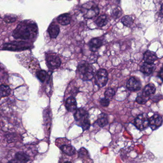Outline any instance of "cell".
<instances>
[{
  "instance_id": "29",
  "label": "cell",
  "mask_w": 163,
  "mask_h": 163,
  "mask_svg": "<svg viewBox=\"0 0 163 163\" xmlns=\"http://www.w3.org/2000/svg\"><path fill=\"white\" fill-rule=\"evenodd\" d=\"M148 99H149L148 98L145 97V96L142 95L137 97L136 101L137 102L138 104H145L148 101Z\"/></svg>"
},
{
  "instance_id": "26",
  "label": "cell",
  "mask_w": 163,
  "mask_h": 163,
  "mask_svg": "<svg viewBox=\"0 0 163 163\" xmlns=\"http://www.w3.org/2000/svg\"><path fill=\"white\" fill-rule=\"evenodd\" d=\"M115 94V91L112 88H108L105 92L104 95L106 98L110 100L112 98Z\"/></svg>"
},
{
  "instance_id": "33",
  "label": "cell",
  "mask_w": 163,
  "mask_h": 163,
  "mask_svg": "<svg viewBox=\"0 0 163 163\" xmlns=\"http://www.w3.org/2000/svg\"><path fill=\"white\" fill-rule=\"evenodd\" d=\"M159 77L163 80V68H162L159 72Z\"/></svg>"
},
{
  "instance_id": "32",
  "label": "cell",
  "mask_w": 163,
  "mask_h": 163,
  "mask_svg": "<svg viewBox=\"0 0 163 163\" xmlns=\"http://www.w3.org/2000/svg\"><path fill=\"white\" fill-rule=\"evenodd\" d=\"M7 163H21L20 161H18L16 159H13V160H11V161H9Z\"/></svg>"
},
{
  "instance_id": "1",
  "label": "cell",
  "mask_w": 163,
  "mask_h": 163,
  "mask_svg": "<svg viewBox=\"0 0 163 163\" xmlns=\"http://www.w3.org/2000/svg\"><path fill=\"white\" fill-rule=\"evenodd\" d=\"M39 33L36 23L32 20H25L18 24L12 36L16 39L30 40L36 38Z\"/></svg>"
},
{
  "instance_id": "35",
  "label": "cell",
  "mask_w": 163,
  "mask_h": 163,
  "mask_svg": "<svg viewBox=\"0 0 163 163\" xmlns=\"http://www.w3.org/2000/svg\"><path fill=\"white\" fill-rule=\"evenodd\" d=\"M162 68H163V67H162Z\"/></svg>"
},
{
  "instance_id": "6",
  "label": "cell",
  "mask_w": 163,
  "mask_h": 163,
  "mask_svg": "<svg viewBox=\"0 0 163 163\" xmlns=\"http://www.w3.org/2000/svg\"><path fill=\"white\" fill-rule=\"evenodd\" d=\"M46 60L48 67L53 70L59 68L61 64V60L59 56L54 54L46 55Z\"/></svg>"
},
{
  "instance_id": "16",
  "label": "cell",
  "mask_w": 163,
  "mask_h": 163,
  "mask_svg": "<svg viewBox=\"0 0 163 163\" xmlns=\"http://www.w3.org/2000/svg\"><path fill=\"white\" fill-rule=\"evenodd\" d=\"M156 91V88L153 84L152 83H149L147 85L145 86V87L144 88V90L143 91V96H145V97H148L150 96L151 95L155 93Z\"/></svg>"
},
{
  "instance_id": "21",
  "label": "cell",
  "mask_w": 163,
  "mask_h": 163,
  "mask_svg": "<svg viewBox=\"0 0 163 163\" xmlns=\"http://www.w3.org/2000/svg\"><path fill=\"white\" fill-rule=\"evenodd\" d=\"M134 19L131 15H126L124 16L121 19V22L124 26H126L130 27L133 24Z\"/></svg>"
},
{
  "instance_id": "10",
  "label": "cell",
  "mask_w": 163,
  "mask_h": 163,
  "mask_svg": "<svg viewBox=\"0 0 163 163\" xmlns=\"http://www.w3.org/2000/svg\"><path fill=\"white\" fill-rule=\"evenodd\" d=\"M47 32L51 39H55L59 35L60 32V28L59 25L52 22L49 25L47 29Z\"/></svg>"
},
{
  "instance_id": "2",
  "label": "cell",
  "mask_w": 163,
  "mask_h": 163,
  "mask_svg": "<svg viewBox=\"0 0 163 163\" xmlns=\"http://www.w3.org/2000/svg\"><path fill=\"white\" fill-rule=\"evenodd\" d=\"M80 78L83 80H92L94 75V69L92 65L86 62H82L78 67Z\"/></svg>"
},
{
  "instance_id": "24",
  "label": "cell",
  "mask_w": 163,
  "mask_h": 163,
  "mask_svg": "<svg viewBox=\"0 0 163 163\" xmlns=\"http://www.w3.org/2000/svg\"><path fill=\"white\" fill-rule=\"evenodd\" d=\"M111 14H112V16L113 18L117 19V18H119L122 14V9L120 7L118 6L114 8L112 11Z\"/></svg>"
},
{
  "instance_id": "22",
  "label": "cell",
  "mask_w": 163,
  "mask_h": 163,
  "mask_svg": "<svg viewBox=\"0 0 163 163\" xmlns=\"http://www.w3.org/2000/svg\"><path fill=\"white\" fill-rule=\"evenodd\" d=\"M1 97H6L9 96L11 93V88L8 86L5 85H1Z\"/></svg>"
},
{
  "instance_id": "17",
  "label": "cell",
  "mask_w": 163,
  "mask_h": 163,
  "mask_svg": "<svg viewBox=\"0 0 163 163\" xmlns=\"http://www.w3.org/2000/svg\"><path fill=\"white\" fill-rule=\"evenodd\" d=\"M57 21L59 24L62 26H67L71 22V15L67 13L62 14L57 18Z\"/></svg>"
},
{
  "instance_id": "28",
  "label": "cell",
  "mask_w": 163,
  "mask_h": 163,
  "mask_svg": "<svg viewBox=\"0 0 163 163\" xmlns=\"http://www.w3.org/2000/svg\"><path fill=\"white\" fill-rule=\"evenodd\" d=\"M17 17L16 16L12 14L6 15L3 18V20L6 23H12L14 22L16 20Z\"/></svg>"
},
{
  "instance_id": "11",
  "label": "cell",
  "mask_w": 163,
  "mask_h": 163,
  "mask_svg": "<svg viewBox=\"0 0 163 163\" xmlns=\"http://www.w3.org/2000/svg\"><path fill=\"white\" fill-rule=\"evenodd\" d=\"M102 45V42L100 39L94 38L92 39L88 43L90 50L93 52L98 51Z\"/></svg>"
},
{
  "instance_id": "8",
  "label": "cell",
  "mask_w": 163,
  "mask_h": 163,
  "mask_svg": "<svg viewBox=\"0 0 163 163\" xmlns=\"http://www.w3.org/2000/svg\"><path fill=\"white\" fill-rule=\"evenodd\" d=\"M126 86L130 91H137L141 89L142 84L140 80L135 77H132L127 81Z\"/></svg>"
},
{
  "instance_id": "23",
  "label": "cell",
  "mask_w": 163,
  "mask_h": 163,
  "mask_svg": "<svg viewBox=\"0 0 163 163\" xmlns=\"http://www.w3.org/2000/svg\"><path fill=\"white\" fill-rule=\"evenodd\" d=\"M36 75L41 82H44L47 77V73L44 70H39L36 72Z\"/></svg>"
},
{
  "instance_id": "14",
  "label": "cell",
  "mask_w": 163,
  "mask_h": 163,
  "mask_svg": "<svg viewBox=\"0 0 163 163\" xmlns=\"http://www.w3.org/2000/svg\"><path fill=\"white\" fill-rule=\"evenodd\" d=\"M74 117L76 121H80L88 117V114L87 112L82 108H79L74 113Z\"/></svg>"
},
{
  "instance_id": "19",
  "label": "cell",
  "mask_w": 163,
  "mask_h": 163,
  "mask_svg": "<svg viewBox=\"0 0 163 163\" xmlns=\"http://www.w3.org/2000/svg\"><path fill=\"white\" fill-rule=\"evenodd\" d=\"M108 22V19L106 15H101L99 16L97 19L95 21V23L99 27L104 26L107 24Z\"/></svg>"
},
{
  "instance_id": "13",
  "label": "cell",
  "mask_w": 163,
  "mask_h": 163,
  "mask_svg": "<svg viewBox=\"0 0 163 163\" xmlns=\"http://www.w3.org/2000/svg\"><path fill=\"white\" fill-rule=\"evenodd\" d=\"M65 106L68 112H73L77 109V101L75 98L73 97H70L67 99L65 102Z\"/></svg>"
},
{
  "instance_id": "31",
  "label": "cell",
  "mask_w": 163,
  "mask_h": 163,
  "mask_svg": "<svg viewBox=\"0 0 163 163\" xmlns=\"http://www.w3.org/2000/svg\"><path fill=\"white\" fill-rule=\"evenodd\" d=\"M159 16L163 18V3L161 6V10H160V12L159 13Z\"/></svg>"
},
{
  "instance_id": "27",
  "label": "cell",
  "mask_w": 163,
  "mask_h": 163,
  "mask_svg": "<svg viewBox=\"0 0 163 163\" xmlns=\"http://www.w3.org/2000/svg\"><path fill=\"white\" fill-rule=\"evenodd\" d=\"M96 123L100 127H104L108 124V120L105 117H102L97 120Z\"/></svg>"
},
{
  "instance_id": "4",
  "label": "cell",
  "mask_w": 163,
  "mask_h": 163,
  "mask_svg": "<svg viewBox=\"0 0 163 163\" xmlns=\"http://www.w3.org/2000/svg\"><path fill=\"white\" fill-rule=\"evenodd\" d=\"M31 45L26 42L14 41L3 44L2 49L12 51H20L30 49Z\"/></svg>"
},
{
  "instance_id": "25",
  "label": "cell",
  "mask_w": 163,
  "mask_h": 163,
  "mask_svg": "<svg viewBox=\"0 0 163 163\" xmlns=\"http://www.w3.org/2000/svg\"><path fill=\"white\" fill-rule=\"evenodd\" d=\"M90 125H91V123H90V120L88 119V117L82 120L81 125H80L81 128H82L83 131L88 130V128H90Z\"/></svg>"
},
{
  "instance_id": "5",
  "label": "cell",
  "mask_w": 163,
  "mask_h": 163,
  "mask_svg": "<svg viewBox=\"0 0 163 163\" xmlns=\"http://www.w3.org/2000/svg\"><path fill=\"white\" fill-rule=\"evenodd\" d=\"M108 74L105 69H100L98 71L95 77L96 84L99 88H102L106 85L108 82Z\"/></svg>"
},
{
  "instance_id": "9",
  "label": "cell",
  "mask_w": 163,
  "mask_h": 163,
  "mask_svg": "<svg viewBox=\"0 0 163 163\" xmlns=\"http://www.w3.org/2000/svg\"><path fill=\"white\" fill-rule=\"evenodd\" d=\"M163 123V118L160 115L155 114L149 118L150 127L155 130L159 128Z\"/></svg>"
},
{
  "instance_id": "20",
  "label": "cell",
  "mask_w": 163,
  "mask_h": 163,
  "mask_svg": "<svg viewBox=\"0 0 163 163\" xmlns=\"http://www.w3.org/2000/svg\"><path fill=\"white\" fill-rule=\"evenodd\" d=\"M61 150L68 156H72L76 152L75 148L68 145H63L60 147Z\"/></svg>"
},
{
  "instance_id": "18",
  "label": "cell",
  "mask_w": 163,
  "mask_h": 163,
  "mask_svg": "<svg viewBox=\"0 0 163 163\" xmlns=\"http://www.w3.org/2000/svg\"><path fill=\"white\" fill-rule=\"evenodd\" d=\"M15 158L21 163H26L30 160V157L24 152H18L15 154Z\"/></svg>"
},
{
  "instance_id": "30",
  "label": "cell",
  "mask_w": 163,
  "mask_h": 163,
  "mask_svg": "<svg viewBox=\"0 0 163 163\" xmlns=\"http://www.w3.org/2000/svg\"><path fill=\"white\" fill-rule=\"evenodd\" d=\"M100 105L103 107H108L109 106V104H110V100L104 98H102L100 100Z\"/></svg>"
},
{
  "instance_id": "7",
  "label": "cell",
  "mask_w": 163,
  "mask_h": 163,
  "mask_svg": "<svg viewBox=\"0 0 163 163\" xmlns=\"http://www.w3.org/2000/svg\"><path fill=\"white\" fill-rule=\"evenodd\" d=\"M135 125L137 129L143 130L149 127L150 125L149 118L146 113L138 116L135 119Z\"/></svg>"
},
{
  "instance_id": "3",
  "label": "cell",
  "mask_w": 163,
  "mask_h": 163,
  "mask_svg": "<svg viewBox=\"0 0 163 163\" xmlns=\"http://www.w3.org/2000/svg\"><path fill=\"white\" fill-rule=\"evenodd\" d=\"M84 18L92 19L98 15L99 9L98 6L92 2H89L83 4L81 9Z\"/></svg>"
},
{
  "instance_id": "12",
  "label": "cell",
  "mask_w": 163,
  "mask_h": 163,
  "mask_svg": "<svg viewBox=\"0 0 163 163\" xmlns=\"http://www.w3.org/2000/svg\"><path fill=\"white\" fill-rule=\"evenodd\" d=\"M157 59L156 53L150 50L146 51L144 55V61L148 64H153Z\"/></svg>"
},
{
  "instance_id": "34",
  "label": "cell",
  "mask_w": 163,
  "mask_h": 163,
  "mask_svg": "<svg viewBox=\"0 0 163 163\" xmlns=\"http://www.w3.org/2000/svg\"><path fill=\"white\" fill-rule=\"evenodd\" d=\"M71 163V162H66V163Z\"/></svg>"
},
{
  "instance_id": "15",
  "label": "cell",
  "mask_w": 163,
  "mask_h": 163,
  "mask_svg": "<svg viewBox=\"0 0 163 163\" xmlns=\"http://www.w3.org/2000/svg\"><path fill=\"white\" fill-rule=\"evenodd\" d=\"M155 66L153 64L145 63L140 67V71L146 75H150L155 71Z\"/></svg>"
}]
</instances>
